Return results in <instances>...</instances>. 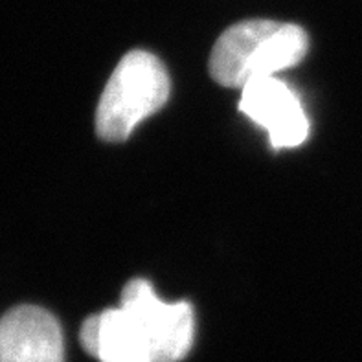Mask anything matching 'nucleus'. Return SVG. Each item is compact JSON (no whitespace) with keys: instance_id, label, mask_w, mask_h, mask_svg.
Listing matches in <instances>:
<instances>
[{"instance_id":"nucleus-1","label":"nucleus","mask_w":362,"mask_h":362,"mask_svg":"<svg viewBox=\"0 0 362 362\" xmlns=\"http://www.w3.org/2000/svg\"><path fill=\"white\" fill-rule=\"evenodd\" d=\"M309 50L302 26L269 18H250L221 33L210 55V76L223 87L243 88L300 64Z\"/></svg>"},{"instance_id":"nucleus-2","label":"nucleus","mask_w":362,"mask_h":362,"mask_svg":"<svg viewBox=\"0 0 362 362\" xmlns=\"http://www.w3.org/2000/svg\"><path fill=\"white\" fill-rule=\"evenodd\" d=\"M168 70L146 50L125 54L110 74L96 109V133L105 142H124L140 122L155 115L170 98Z\"/></svg>"},{"instance_id":"nucleus-3","label":"nucleus","mask_w":362,"mask_h":362,"mask_svg":"<svg viewBox=\"0 0 362 362\" xmlns=\"http://www.w3.org/2000/svg\"><path fill=\"white\" fill-rule=\"evenodd\" d=\"M119 308L144 335L153 362H180L188 357L195 340V315L188 302H164L149 281L134 278L124 287Z\"/></svg>"},{"instance_id":"nucleus-4","label":"nucleus","mask_w":362,"mask_h":362,"mask_svg":"<svg viewBox=\"0 0 362 362\" xmlns=\"http://www.w3.org/2000/svg\"><path fill=\"white\" fill-rule=\"evenodd\" d=\"M239 110L265 129L274 151L294 149L309 136V118L298 92L278 76L254 79L241 88Z\"/></svg>"},{"instance_id":"nucleus-5","label":"nucleus","mask_w":362,"mask_h":362,"mask_svg":"<svg viewBox=\"0 0 362 362\" xmlns=\"http://www.w3.org/2000/svg\"><path fill=\"white\" fill-rule=\"evenodd\" d=\"M0 362H64L57 318L37 305H17L0 318Z\"/></svg>"},{"instance_id":"nucleus-6","label":"nucleus","mask_w":362,"mask_h":362,"mask_svg":"<svg viewBox=\"0 0 362 362\" xmlns=\"http://www.w3.org/2000/svg\"><path fill=\"white\" fill-rule=\"evenodd\" d=\"M79 340L98 362H153L146 339L119 305L88 317L83 322Z\"/></svg>"}]
</instances>
